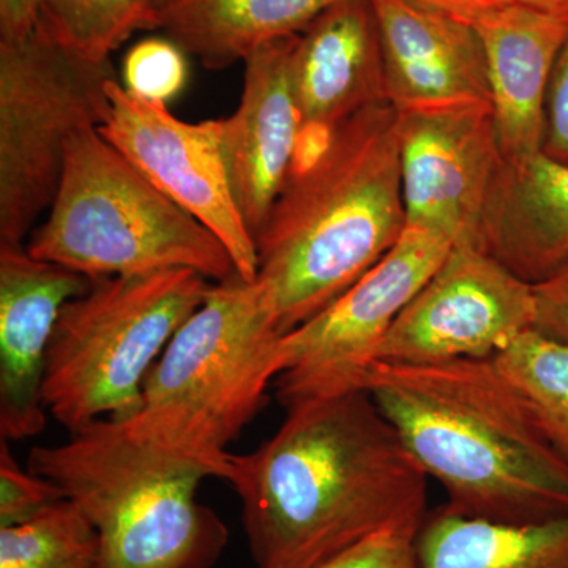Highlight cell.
<instances>
[{"label": "cell", "instance_id": "6da1fadb", "mask_svg": "<svg viewBox=\"0 0 568 568\" xmlns=\"http://www.w3.org/2000/svg\"><path fill=\"white\" fill-rule=\"evenodd\" d=\"M286 413L263 446L230 457L256 568H313L386 530L417 536L429 478L368 390Z\"/></svg>", "mask_w": 568, "mask_h": 568}, {"label": "cell", "instance_id": "7a4b0ae2", "mask_svg": "<svg viewBox=\"0 0 568 568\" xmlns=\"http://www.w3.org/2000/svg\"><path fill=\"white\" fill-rule=\"evenodd\" d=\"M365 390L450 510L517 525L568 517V466L495 358L377 364Z\"/></svg>", "mask_w": 568, "mask_h": 568}, {"label": "cell", "instance_id": "3957f363", "mask_svg": "<svg viewBox=\"0 0 568 568\" xmlns=\"http://www.w3.org/2000/svg\"><path fill=\"white\" fill-rule=\"evenodd\" d=\"M405 230L396 111L376 104L335 126L313 159L291 170L254 239L256 280L280 332L331 305Z\"/></svg>", "mask_w": 568, "mask_h": 568}, {"label": "cell", "instance_id": "277c9868", "mask_svg": "<svg viewBox=\"0 0 568 568\" xmlns=\"http://www.w3.org/2000/svg\"><path fill=\"white\" fill-rule=\"evenodd\" d=\"M58 446L33 447L48 478L95 528L104 568H212L227 545L223 519L197 500L211 467L100 418Z\"/></svg>", "mask_w": 568, "mask_h": 568}, {"label": "cell", "instance_id": "5b68a950", "mask_svg": "<svg viewBox=\"0 0 568 568\" xmlns=\"http://www.w3.org/2000/svg\"><path fill=\"white\" fill-rule=\"evenodd\" d=\"M283 335L257 280L211 284L145 377L141 409L123 424L226 480L227 446L263 409L282 373Z\"/></svg>", "mask_w": 568, "mask_h": 568}, {"label": "cell", "instance_id": "8992f818", "mask_svg": "<svg viewBox=\"0 0 568 568\" xmlns=\"http://www.w3.org/2000/svg\"><path fill=\"white\" fill-rule=\"evenodd\" d=\"M48 211L26 248L89 280L173 268L216 283L237 276L219 237L160 192L97 129L71 138Z\"/></svg>", "mask_w": 568, "mask_h": 568}, {"label": "cell", "instance_id": "52a82bcc", "mask_svg": "<svg viewBox=\"0 0 568 568\" xmlns=\"http://www.w3.org/2000/svg\"><path fill=\"white\" fill-rule=\"evenodd\" d=\"M209 287L189 268L92 278L55 324L44 366L48 413L70 433L136 416L145 377Z\"/></svg>", "mask_w": 568, "mask_h": 568}, {"label": "cell", "instance_id": "ba28073f", "mask_svg": "<svg viewBox=\"0 0 568 568\" xmlns=\"http://www.w3.org/2000/svg\"><path fill=\"white\" fill-rule=\"evenodd\" d=\"M111 77L110 62L81 61L41 21L0 41V245H24L51 207L71 138L103 122Z\"/></svg>", "mask_w": 568, "mask_h": 568}, {"label": "cell", "instance_id": "9c48e42d", "mask_svg": "<svg viewBox=\"0 0 568 568\" xmlns=\"http://www.w3.org/2000/svg\"><path fill=\"white\" fill-rule=\"evenodd\" d=\"M454 244L446 234L406 227L349 290L284 334L283 369L274 383L280 405L290 409L308 399L365 390L392 325Z\"/></svg>", "mask_w": 568, "mask_h": 568}, {"label": "cell", "instance_id": "30bf717a", "mask_svg": "<svg viewBox=\"0 0 568 568\" xmlns=\"http://www.w3.org/2000/svg\"><path fill=\"white\" fill-rule=\"evenodd\" d=\"M536 313L532 284L473 242H455L392 325L377 364L491 361L536 328Z\"/></svg>", "mask_w": 568, "mask_h": 568}, {"label": "cell", "instance_id": "8fae6325", "mask_svg": "<svg viewBox=\"0 0 568 568\" xmlns=\"http://www.w3.org/2000/svg\"><path fill=\"white\" fill-rule=\"evenodd\" d=\"M104 93L108 110L99 133L160 192L212 231L226 246L237 275L254 282L256 244L235 203L222 119L183 122L166 104L126 91L115 77L104 82Z\"/></svg>", "mask_w": 568, "mask_h": 568}, {"label": "cell", "instance_id": "7c38bea8", "mask_svg": "<svg viewBox=\"0 0 568 568\" xmlns=\"http://www.w3.org/2000/svg\"><path fill=\"white\" fill-rule=\"evenodd\" d=\"M406 227L478 245L504 163L491 103L396 112Z\"/></svg>", "mask_w": 568, "mask_h": 568}, {"label": "cell", "instance_id": "4fadbf2b", "mask_svg": "<svg viewBox=\"0 0 568 568\" xmlns=\"http://www.w3.org/2000/svg\"><path fill=\"white\" fill-rule=\"evenodd\" d=\"M91 286L88 276L0 245V435L26 440L47 426L44 366L63 306Z\"/></svg>", "mask_w": 568, "mask_h": 568}, {"label": "cell", "instance_id": "5bb4252c", "mask_svg": "<svg viewBox=\"0 0 568 568\" xmlns=\"http://www.w3.org/2000/svg\"><path fill=\"white\" fill-rule=\"evenodd\" d=\"M295 37L263 44L245 59L241 103L233 115L222 119L227 173L253 239L290 179L301 140L293 89Z\"/></svg>", "mask_w": 568, "mask_h": 568}, {"label": "cell", "instance_id": "9a60e30c", "mask_svg": "<svg viewBox=\"0 0 568 568\" xmlns=\"http://www.w3.org/2000/svg\"><path fill=\"white\" fill-rule=\"evenodd\" d=\"M396 112L491 103L487 58L469 22L407 2L372 0Z\"/></svg>", "mask_w": 568, "mask_h": 568}, {"label": "cell", "instance_id": "2e32d148", "mask_svg": "<svg viewBox=\"0 0 568 568\" xmlns=\"http://www.w3.org/2000/svg\"><path fill=\"white\" fill-rule=\"evenodd\" d=\"M293 89L306 132H332L357 112L387 103L372 0H338L297 33Z\"/></svg>", "mask_w": 568, "mask_h": 568}, {"label": "cell", "instance_id": "e0dca14e", "mask_svg": "<svg viewBox=\"0 0 568 568\" xmlns=\"http://www.w3.org/2000/svg\"><path fill=\"white\" fill-rule=\"evenodd\" d=\"M473 26L484 43L504 159L544 152L549 82L568 39V20L514 3Z\"/></svg>", "mask_w": 568, "mask_h": 568}, {"label": "cell", "instance_id": "ac0fdd59", "mask_svg": "<svg viewBox=\"0 0 568 568\" xmlns=\"http://www.w3.org/2000/svg\"><path fill=\"white\" fill-rule=\"evenodd\" d=\"M478 246L532 286L568 267V163L547 153L504 159Z\"/></svg>", "mask_w": 568, "mask_h": 568}, {"label": "cell", "instance_id": "d6986e66", "mask_svg": "<svg viewBox=\"0 0 568 568\" xmlns=\"http://www.w3.org/2000/svg\"><path fill=\"white\" fill-rule=\"evenodd\" d=\"M338 0H171L159 29L209 69L245 61L271 41L297 36Z\"/></svg>", "mask_w": 568, "mask_h": 568}, {"label": "cell", "instance_id": "ffe728a7", "mask_svg": "<svg viewBox=\"0 0 568 568\" xmlns=\"http://www.w3.org/2000/svg\"><path fill=\"white\" fill-rule=\"evenodd\" d=\"M416 558L417 568H568V517L517 525L439 507L418 529Z\"/></svg>", "mask_w": 568, "mask_h": 568}, {"label": "cell", "instance_id": "44dd1931", "mask_svg": "<svg viewBox=\"0 0 568 568\" xmlns=\"http://www.w3.org/2000/svg\"><path fill=\"white\" fill-rule=\"evenodd\" d=\"M495 361L568 466V343L530 328Z\"/></svg>", "mask_w": 568, "mask_h": 568}, {"label": "cell", "instance_id": "7402d4cb", "mask_svg": "<svg viewBox=\"0 0 568 568\" xmlns=\"http://www.w3.org/2000/svg\"><path fill=\"white\" fill-rule=\"evenodd\" d=\"M41 22L63 50L103 65L132 33L159 29L160 7L153 0H47Z\"/></svg>", "mask_w": 568, "mask_h": 568}, {"label": "cell", "instance_id": "603a6c76", "mask_svg": "<svg viewBox=\"0 0 568 568\" xmlns=\"http://www.w3.org/2000/svg\"><path fill=\"white\" fill-rule=\"evenodd\" d=\"M0 568H104L95 528L62 499L24 525L0 529Z\"/></svg>", "mask_w": 568, "mask_h": 568}, {"label": "cell", "instance_id": "cb8c5ba5", "mask_svg": "<svg viewBox=\"0 0 568 568\" xmlns=\"http://www.w3.org/2000/svg\"><path fill=\"white\" fill-rule=\"evenodd\" d=\"M123 88L149 102L166 104L189 80L185 51L170 39H145L126 52Z\"/></svg>", "mask_w": 568, "mask_h": 568}, {"label": "cell", "instance_id": "d4e9b609", "mask_svg": "<svg viewBox=\"0 0 568 568\" xmlns=\"http://www.w3.org/2000/svg\"><path fill=\"white\" fill-rule=\"evenodd\" d=\"M65 499L48 478L18 465L10 443H0V529L24 525L41 511Z\"/></svg>", "mask_w": 568, "mask_h": 568}, {"label": "cell", "instance_id": "484cf974", "mask_svg": "<svg viewBox=\"0 0 568 568\" xmlns=\"http://www.w3.org/2000/svg\"><path fill=\"white\" fill-rule=\"evenodd\" d=\"M313 568H417L416 534L386 530Z\"/></svg>", "mask_w": 568, "mask_h": 568}, {"label": "cell", "instance_id": "4316f807", "mask_svg": "<svg viewBox=\"0 0 568 568\" xmlns=\"http://www.w3.org/2000/svg\"><path fill=\"white\" fill-rule=\"evenodd\" d=\"M544 153L568 163V39L549 82Z\"/></svg>", "mask_w": 568, "mask_h": 568}, {"label": "cell", "instance_id": "83f0119b", "mask_svg": "<svg viewBox=\"0 0 568 568\" xmlns=\"http://www.w3.org/2000/svg\"><path fill=\"white\" fill-rule=\"evenodd\" d=\"M536 328L568 343V267L536 284Z\"/></svg>", "mask_w": 568, "mask_h": 568}, {"label": "cell", "instance_id": "f1b7e54d", "mask_svg": "<svg viewBox=\"0 0 568 568\" xmlns=\"http://www.w3.org/2000/svg\"><path fill=\"white\" fill-rule=\"evenodd\" d=\"M47 0H0V41L26 39L40 24Z\"/></svg>", "mask_w": 568, "mask_h": 568}, {"label": "cell", "instance_id": "f546056e", "mask_svg": "<svg viewBox=\"0 0 568 568\" xmlns=\"http://www.w3.org/2000/svg\"><path fill=\"white\" fill-rule=\"evenodd\" d=\"M424 9L439 11L459 21L476 24L496 11L514 6L515 0H407Z\"/></svg>", "mask_w": 568, "mask_h": 568}, {"label": "cell", "instance_id": "4dcf8cb0", "mask_svg": "<svg viewBox=\"0 0 568 568\" xmlns=\"http://www.w3.org/2000/svg\"><path fill=\"white\" fill-rule=\"evenodd\" d=\"M519 6L568 20V0H515Z\"/></svg>", "mask_w": 568, "mask_h": 568}, {"label": "cell", "instance_id": "1f68e13d", "mask_svg": "<svg viewBox=\"0 0 568 568\" xmlns=\"http://www.w3.org/2000/svg\"><path fill=\"white\" fill-rule=\"evenodd\" d=\"M153 2H155L156 6H159L160 9H162V7L166 6V3H170L171 0H153Z\"/></svg>", "mask_w": 568, "mask_h": 568}]
</instances>
